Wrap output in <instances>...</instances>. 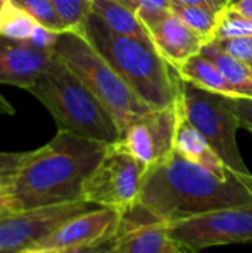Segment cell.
Masks as SVG:
<instances>
[{
	"label": "cell",
	"instance_id": "cell-35",
	"mask_svg": "<svg viewBox=\"0 0 252 253\" xmlns=\"http://www.w3.org/2000/svg\"><path fill=\"white\" fill-rule=\"evenodd\" d=\"M4 1H18V0H0V6H1V3H4Z\"/></svg>",
	"mask_w": 252,
	"mask_h": 253
},
{
	"label": "cell",
	"instance_id": "cell-2",
	"mask_svg": "<svg viewBox=\"0 0 252 253\" xmlns=\"http://www.w3.org/2000/svg\"><path fill=\"white\" fill-rule=\"evenodd\" d=\"M110 144L67 130L43 147L28 151L10 176L7 197L13 211L83 200L85 181L102 160Z\"/></svg>",
	"mask_w": 252,
	"mask_h": 253
},
{
	"label": "cell",
	"instance_id": "cell-13",
	"mask_svg": "<svg viewBox=\"0 0 252 253\" xmlns=\"http://www.w3.org/2000/svg\"><path fill=\"white\" fill-rule=\"evenodd\" d=\"M107 253H184L168 231V224L137 219L134 212L123 215L122 225Z\"/></svg>",
	"mask_w": 252,
	"mask_h": 253
},
{
	"label": "cell",
	"instance_id": "cell-37",
	"mask_svg": "<svg viewBox=\"0 0 252 253\" xmlns=\"http://www.w3.org/2000/svg\"><path fill=\"white\" fill-rule=\"evenodd\" d=\"M250 68H251V71H252V64H251V65H250Z\"/></svg>",
	"mask_w": 252,
	"mask_h": 253
},
{
	"label": "cell",
	"instance_id": "cell-8",
	"mask_svg": "<svg viewBox=\"0 0 252 253\" xmlns=\"http://www.w3.org/2000/svg\"><path fill=\"white\" fill-rule=\"evenodd\" d=\"M168 231L184 253L208 248L252 243V203L224 208L168 224Z\"/></svg>",
	"mask_w": 252,
	"mask_h": 253
},
{
	"label": "cell",
	"instance_id": "cell-36",
	"mask_svg": "<svg viewBox=\"0 0 252 253\" xmlns=\"http://www.w3.org/2000/svg\"><path fill=\"white\" fill-rule=\"evenodd\" d=\"M236 1H239V0H230V3H229V4H232V3H236Z\"/></svg>",
	"mask_w": 252,
	"mask_h": 253
},
{
	"label": "cell",
	"instance_id": "cell-17",
	"mask_svg": "<svg viewBox=\"0 0 252 253\" xmlns=\"http://www.w3.org/2000/svg\"><path fill=\"white\" fill-rule=\"evenodd\" d=\"M177 71L183 80L190 82L202 89L226 96H239L236 87L224 77L215 62L203 53L192 56Z\"/></svg>",
	"mask_w": 252,
	"mask_h": 253
},
{
	"label": "cell",
	"instance_id": "cell-30",
	"mask_svg": "<svg viewBox=\"0 0 252 253\" xmlns=\"http://www.w3.org/2000/svg\"><path fill=\"white\" fill-rule=\"evenodd\" d=\"M181 4H192V6H202L215 13H220L224 7L229 6V0H172Z\"/></svg>",
	"mask_w": 252,
	"mask_h": 253
},
{
	"label": "cell",
	"instance_id": "cell-25",
	"mask_svg": "<svg viewBox=\"0 0 252 253\" xmlns=\"http://www.w3.org/2000/svg\"><path fill=\"white\" fill-rule=\"evenodd\" d=\"M119 1L128 6L138 16V19L163 13L171 9V3H172V0H119Z\"/></svg>",
	"mask_w": 252,
	"mask_h": 253
},
{
	"label": "cell",
	"instance_id": "cell-34",
	"mask_svg": "<svg viewBox=\"0 0 252 253\" xmlns=\"http://www.w3.org/2000/svg\"><path fill=\"white\" fill-rule=\"evenodd\" d=\"M10 176H0V196H7Z\"/></svg>",
	"mask_w": 252,
	"mask_h": 253
},
{
	"label": "cell",
	"instance_id": "cell-23",
	"mask_svg": "<svg viewBox=\"0 0 252 253\" xmlns=\"http://www.w3.org/2000/svg\"><path fill=\"white\" fill-rule=\"evenodd\" d=\"M18 3L28 13H31L39 24H42L53 31H58V33L67 31L64 21L58 15L56 9L50 0H18Z\"/></svg>",
	"mask_w": 252,
	"mask_h": 253
},
{
	"label": "cell",
	"instance_id": "cell-33",
	"mask_svg": "<svg viewBox=\"0 0 252 253\" xmlns=\"http://www.w3.org/2000/svg\"><path fill=\"white\" fill-rule=\"evenodd\" d=\"M13 211V205L7 196H0V215Z\"/></svg>",
	"mask_w": 252,
	"mask_h": 253
},
{
	"label": "cell",
	"instance_id": "cell-10",
	"mask_svg": "<svg viewBox=\"0 0 252 253\" xmlns=\"http://www.w3.org/2000/svg\"><path fill=\"white\" fill-rule=\"evenodd\" d=\"M178 119L180 99L171 107L150 110L137 117L114 144L150 168L174 153Z\"/></svg>",
	"mask_w": 252,
	"mask_h": 253
},
{
	"label": "cell",
	"instance_id": "cell-22",
	"mask_svg": "<svg viewBox=\"0 0 252 253\" xmlns=\"http://www.w3.org/2000/svg\"><path fill=\"white\" fill-rule=\"evenodd\" d=\"M67 30L82 31L85 21L91 15L92 0H50Z\"/></svg>",
	"mask_w": 252,
	"mask_h": 253
},
{
	"label": "cell",
	"instance_id": "cell-26",
	"mask_svg": "<svg viewBox=\"0 0 252 253\" xmlns=\"http://www.w3.org/2000/svg\"><path fill=\"white\" fill-rule=\"evenodd\" d=\"M59 33L53 31L42 24H39L36 27V30L33 31V34L30 36V39L25 42L27 44H30L31 47L37 49V50H43V52H53L55 43L58 40Z\"/></svg>",
	"mask_w": 252,
	"mask_h": 253
},
{
	"label": "cell",
	"instance_id": "cell-9",
	"mask_svg": "<svg viewBox=\"0 0 252 253\" xmlns=\"http://www.w3.org/2000/svg\"><path fill=\"white\" fill-rule=\"evenodd\" d=\"M98 208L86 200L10 211L0 215V252L18 253L34 249L68 219Z\"/></svg>",
	"mask_w": 252,
	"mask_h": 253
},
{
	"label": "cell",
	"instance_id": "cell-5",
	"mask_svg": "<svg viewBox=\"0 0 252 253\" xmlns=\"http://www.w3.org/2000/svg\"><path fill=\"white\" fill-rule=\"evenodd\" d=\"M58 58L102 102L122 133L137 117L154 110L141 101L120 74L79 31H62L53 47Z\"/></svg>",
	"mask_w": 252,
	"mask_h": 253
},
{
	"label": "cell",
	"instance_id": "cell-7",
	"mask_svg": "<svg viewBox=\"0 0 252 253\" xmlns=\"http://www.w3.org/2000/svg\"><path fill=\"white\" fill-rule=\"evenodd\" d=\"M146 172L144 163L110 144L100 165L85 181L82 199L98 208L113 209L122 216L128 215L138 206Z\"/></svg>",
	"mask_w": 252,
	"mask_h": 253
},
{
	"label": "cell",
	"instance_id": "cell-21",
	"mask_svg": "<svg viewBox=\"0 0 252 253\" xmlns=\"http://www.w3.org/2000/svg\"><path fill=\"white\" fill-rule=\"evenodd\" d=\"M247 36H252V18L239 13L232 6L224 7L218 13L212 40L230 39V37H247Z\"/></svg>",
	"mask_w": 252,
	"mask_h": 253
},
{
	"label": "cell",
	"instance_id": "cell-14",
	"mask_svg": "<svg viewBox=\"0 0 252 253\" xmlns=\"http://www.w3.org/2000/svg\"><path fill=\"white\" fill-rule=\"evenodd\" d=\"M53 52H43L25 42L0 37V84L28 89L50 65Z\"/></svg>",
	"mask_w": 252,
	"mask_h": 253
},
{
	"label": "cell",
	"instance_id": "cell-32",
	"mask_svg": "<svg viewBox=\"0 0 252 253\" xmlns=\"http://www.w3.org/2000/svg\"><path fill=\"white\" fill-rule=\"evenodd\" d=\"M0 114H6V116H13L15 114V108L13 105L0 95Z\"/></svg>",
	"mask_w": 252,
	"mask_h": 253
},
{
	"label": "cell",
	"instance_id": "cell-29",
	"mask_svg": "<svg viewBox=\"0 0 252 253\" xmlns=\"http://www.w3.org/2000/svg\"><path fill=\"white\" fill-rule=\"evenodd\" d=\"M113 239L92 245V246H82V248H70V249H30V251H22L18 253H107L110 246L113 245Z\"/></svg>",
	"mask_w": 252,
	"mask_h": 253
},
{
	"label": "cell",
	"instance_id": "cell-6",
	"mask_svg": "<svg viewBox=\"0 0 252 253\" xmlns=\"http://www.w3.org/2000/svg\"><path fill=\"white\" fill-rule=\"evenodd\" d=\"M180 93L186 117L208 139L227 168L238 175L252 176L239 151L236 132L241 123L230 107L229 96L202 89L183 79Z\"/></svg>",
	"mask_w": 252,
	"mask_h": 253
},
{
	"label": "cell",
	"instance_id": "cell-16",
	"mask_svg": "<svg viewBox=\"0 0 252 253\" xmlns=\"http://www.w3.org/2000/svg\"><path fill=\"white\" fill-rule=\"evenodd\" d=\"M91 12L114 33L154 47L146 27L141 24L138 16L119 0H92Z\"/></svg>",
	"mask_w": 252,
	"mask_h": 253
},
{
	"label": "cell",
	"instance_id": "cell-4",
	"mask_svg": "<svg viewBox=\"0 0 252 253\" xmlns=\"http://www.w3.org/2000/svg\"><path fill=\"white\" fill-rule=\"evenodd\" d=\"M53 117L58 130L114 144L119 127L102 102L55 53L50 65L27 89Z\"/></svg>",
	"mask_w": 252,
	"mask_h": 253
},
{
	"label": "cell",
	"instance_id": "cell-28",
	"mask_svg": "<svg viewBox=\"0 0 252 253\" xmlns=\"http://www.w3.org/2000/svg\"><path fill=\"white\" fill-rule=\"evenodd\" d=\"M28 151L7 153L0 151V176H12L25 162Z\"/></svg>",
	"mask_w": 252,
	"mask_h": 253
},
{
	"label": "cell",
	"instance_id": "cell-19",
	"mask_svg": "<svg viewBox=\"0 0 252 253\" xmlns=\"http://www.w3.org/2000/svg\"><path fill=\"white\" fill-rule=\"evenodd\" d=\"M39 22L18 1H4L0 6V37L27 42Z\"/></svg>",
	"mask_w": 252,
	"mask_h": 253
},
{
	"label": "cell",
	"instance_id": "cell-27",
	"mask_svg": "<svg viewBox=\"0 0 252 253\" xmlns=\"http://www.w3.org/2000/svg\"><path fill=\"white\" fill-rule=\"evenodd\" d=\"M230 107L239 119L241 127L252 132V98L250 96H229Z\"/></svg>",
	"mask_w": 252,
	"mask_h": 253
},
{
	"label": "cell",
	"instance_id": "cell-12",
	"mask_svg": "<svg viewBox=\"0 0 252 253\" xmlns=\"http://www.w3.org/2000/svg\"><path fill=\"white\" fill-rule=\"evenodd\" d=\"M140 21L146 27L157 53L175 70L192 56L201 53L208 43L171 9Z\"/></svg>",
	"mask_w": 252,
	"mask_h": 253
},
{
	"label": "cell",
	"instance_id": "cell-31",
	"mask_svg": "<svg viewBox=\"0 0 252 253\" xmlns=\"http://www.w3.org/2000/svg\"><path fill=\"white\" fill-rule=\"evenodd\" d=\"M229 6H232L239 13H242V15H245L248 18H252V0H239V1L232 3Z\"/></svg>",
	"mask_w": 252,
	"mask_h": 253
},
{
	"label": "cell",
	"instance_id": "cell-38",
	"mask_svg": "<svg viewBox=\"0 0 252 253\" xmlns=\"http://www.w3.org/2000/svg\"><path fill=\"white\" fill-rule=\"evenodd\" d=\"M229 3H230V0H229Z\"/></svg>",
	"mask_w": 252,
	"mask_h": 253
},
{
	"label": "cell",
	"instance_id": "cell-15",
	"mask_svg": "<svg viewBox=\"0 0 252 253\" xmlns=\"http://www.w3.org/2000/svg\"><path fill=\"white\" fill-rule=\"evenodd\" d=\"M174 151L186 159L187 162L203 168L205 170L214 173L220 179H229L236 175L227 168L218 153L212 148L208 139L189 122L183 111L181 93H180V119L175 132V145Z\"/></svg>",
	"mask_w": 252,
	"mask_h": 253
},
{
	"label": "cell",
	"instance_id": "cell-20",
	"mask_svg": "<svg viewBox=\"0 0 252 253\" xmlns=\"http://www.w3.org/2000/svg\"><path fill=\"white\" fill-rule=\"evenodd\" d=\"M171 10L178 15L189 27H192L198 34H201L208 43L212 40L218 13L202 6L181 4L175 1L171 3Z\"/></svg>",
	"mask_w": 252,
	"mask_h": 253
},
{
	"label": "cell",
	"instance_id": "cell-39",
	"mask_svg": "<svg viewBox=\"0 0 252 253\" xmlns=\"http://www.w3.org/2000/svg\"><path fill=\"white\" fill-rule=\"evenodd\" d=\"M0 253H4V252H0Z\"/></svg>",
	"mask_w": 252,
	"mask_h": 253
},
{
	"label": "cell",
	"instance_id": "cell-18",
	"mask_svg": "<svg viewBox=\"0 0 252 253\" xmlns=\"http://www.w3.org/2000/svg\"><path fill=\"white\" fill-rule=\"evenodd\" d=\"M201 53L215 62L224 77L236 87L239 96L252 98V71L248 64L236 59L235 56L218 49L212 43H206L202 47Z\"/></svg>",
	"mask_w": 252,
	"mask_h": 253
},
{
	"label": "cell",
	"instance_id": "cell-24",
	"mask_svg": "<svg viewBox=\"0 0 252 253\" xmlns=\"http://www.w3.org/2000/svg\"><path fill=\"white\" fill-rule=\"evenodd\" d=\"M214 46L235 56L236 59L251 65L252 64V36L247 37H230V39H215L211 40Z\"/></svg>",
	"mask_w": 252,
	"mask_h": 253
},
{
	"label": "cell",
	"instance_id": "cell-1",
	"mask_svg": "<svg viewBox=\"0 0 252 253\" xmlns=\"http://www.w3.org/2000/svg\"><path fill=\"white\" fill-rule=\"evenodd\" d=\"M252 203V176L220 179L175 151L147 168L138 208L157 221L171 224L206 212Z\"/></svg>",
	"mask_w": 252,
	"mask_h": 253
},
{
	"label": "cell",
	"instance_id": "cell-3",
	"mask_svg": "<svg viewBox=\"0 0 252 253\" xmlns=\"http://www.w3.org/2000/svg\"><path fill=\"white\" fill-rule=\"evenodd\" d=\"M80 33L149 107L156 110L178 102L180 74L154 47L114 33L92 12Z\"/></svg>",
	"mask_w": 252,
	"mask_h": 253
},
{
	"label": "cell",
	"instance_id": "cell-11",
	"mask_svg": "<svg viewBox=\"0 0 252 253\" xmlns=\"http://www.w3.org/2000/svg\"><path fill=\"white\" fill-rule=\"evenodd\" d=\"M122 215L108 208H94L64 222L34 249H70L107 242L120 230Z\"/></svg>",
	"mask_w": 252,
	"mask_h": 253
}]
</instances>
